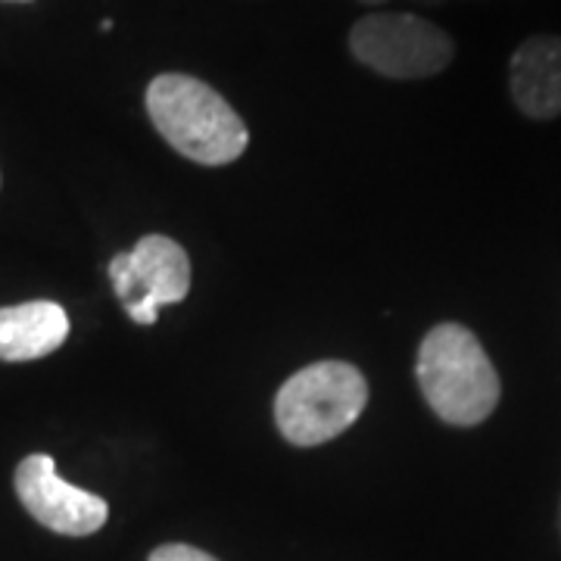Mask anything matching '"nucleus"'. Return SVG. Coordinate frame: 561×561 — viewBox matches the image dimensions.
<instances>
[{
    "instance_id": "obj_1",
    "label": "nucleus",
    "mask_w": 561,
    "mask_h": 561,
    "mask_svg": "<svg viewBox=\"0 0 561 561\" xmlns=\"http://www.w3.org/2000/svg\"><path fill=\"white\" fill-rule=\"evenodd\" d=\"M144 103L162 140L197 165H228L241 160L250 144L238 110L194 76L162 72L150 81Z\"/></svg>"
},
{
    "instance_id": "obj_9",
    "label": "nucleus",
    "mask_w": 561,
    "mask_h": 561,
    "mask_svg": "<svg viewBox=\"0 0 561 561\" xmlns=\"http://www.w3.org/2000/svg\"><path fill=\"white\" fill-rule=\"evenodd\" d=\"M147 561H219V559H213L209 552H203V549H197V546H187V542H165V546H157Z\"/></svg>"
},
{
    "instance_id": "obj_8",
    "label": "nucleus",
    "mask_w": 561,
    "mask_h": 561,
    "mask_svg": "<svg viewBox=\"0 0 561 561\" xmlns=\"http://www.w3.org/2000/svg\"><path fill=\"white\" fill-rule=\"evenodd\" d=\"M69 337L60 302L32 300L0 309V362H35L57 353Z\"/></svg>"
},
{
    "instance_id": "obj_7",
    "label": "nucleus",
    "mask_w": 561,
    "mask_h": 561,
    "mask_svg": "<svg viewBox=\"0 0 561 561\" xmlns=\"http://www.w3.org/2000/svg\"><path fill=\"white\" fill-rule=\"evenodd\" d=\"M512 101L524 116L549 122L561 116V38H527L508 62Z\"/></svg>"
},
{
    "instance_id": "obj_4",
    "label": "nucleus",
    "mask_w": 561,
    "mask_h": 561,
    "mask_svg": "<svg viewBox=\"0 0 561 561\" xmlns=\"http://www.w3.org/2000/svg\"><path fill=\"white\" fill-rule=\"evenodd\" d=\"M350 54L383 79L419 81L440 76L456 57V44L412 13H371L353 25Z\"/></svg>"
},
{
    "instance_id": "obj_2",
    "label": "nucleus",
    "mask_w": 561,
    "mask_h": 561,
    "mask_svg": "<svg viewBox=\"0 0 561 561\" xmlns=\"http://www.w3.org/2000/svg\"><path fill=\"white\" fill-rule=\"evenodd\" d=\"M415 378L431 412L453 427H478L496 412L502 383L474 331L443 321L419 346Z\"/></svg>"
},
{
    "instance_id": "obj_3",
    "label": "nucleus",
    "mask_w": 561,
    "mask_h": 561,
    "mask_svg": "<svg viewBox=\"0 0 561 561\" xmlns=\"http://www.w3.org/2000/svg\"><path fill=\"white\" fill-rule=\"evenodd\" d=\"M368 405V381L350 362H316L280 383L275 424L290 446H321L337 440L362 419Z\"/></svg>"
},
{
    "instance_id": "obj_5",
    "label": "nucleus",
    "mask_w": 561,
    "mask_h": 561,
    "mask_svg": "<svg viewBox=\"0 0 561 561\" xmlns=\"http://www.w3.org/2000/svg\"><path fill=\"white\" fill-rule=\"evenodd\" d=\"M110 280L131 321L157 324L162 306L187 300L191 260L172 238L147 234L128 253L110 260Z\"/></svg>"
},
{
    "instance_id": "obj_10",
    "label": "nucleus",
    "mask_w": 561,
    "mask_h": 561,
    "mask_svg": "<svg viewBox=\"0 0 561 561\" xmlns=\"http://www.w3.org/2000/svg\"><path fill=\"white\" fill-rule=\"evenodd\" d=\"M362 3H371V7H378V3H387V0H362Z\"/></svg>"
},
{
    "instance_id": "obj_6",
    "label": "nucleus",
    "mask_w": 561,
    "mask_h": 561,
    "mask_svg": "<svg viewBox=\"0 0 561 561\" xmlns=\"http://www.w3.org/2000/svg\"><path fill=\"white\" fill-rule=\"evenodd\" d=\"M13 483L25 512L60 537H91L110 518V505L98 493L62 481L57 461L44 453L22 459Z\"/></svg>"
}]
</instances>
